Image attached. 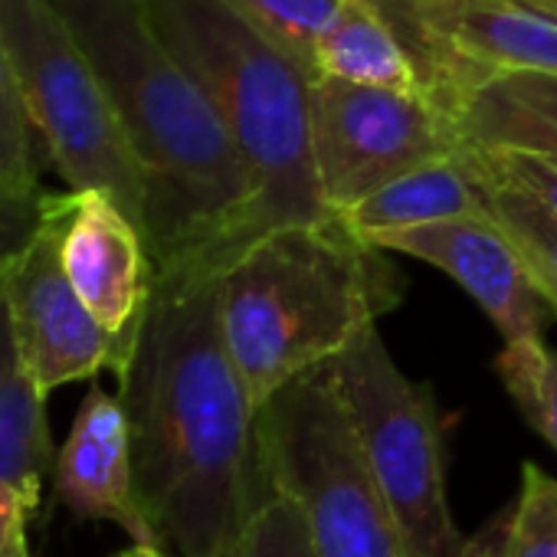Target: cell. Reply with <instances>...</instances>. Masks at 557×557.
<instances>
[{
	"label": "cell",
	"instance_id": "6da1fadb",
	"mask_svg": "<svg viewBox=\"0 0 557 557\" xmlns=\"http://www.w3.org/2000/svg\"><path fill=\"white\" fill-rule=\"evenodd\" d=\"M138 505L171 557H223L262 492L256 410L223 348L216 262L158 269L128 368L119 374Z\"/></svg>",
	"mask_w": 557,
	"mask_h": 557
},
{
	"label": "cell",
	"instance_id": "7a4b0ae2",
	"mask_svg": "<svg viewBox=\"0 0 557 557\" xmlns=\"http://www.w3.org/2000/svg\"><path fill=\"white\" fill-rule=\"evenodd\" d=\"M92 60L145 184L154 269L190 256L216 265L239 246L249 184L230 132L158 37L145 0H53Z\"/></svg>",
	"mask_w": 557,
	"mask_h": 557
},
{
	"label": "cell",
	"instance_id": "3957f363",
	"mask_svg": "<svg viewBox=\"0 0 557 557\" xmlns=\"http://www.w3.org/2000/svg\"><path fill=\"white\" fill-rule=\"evenodd\" d=\"M387 252L338 216L275 226L216 265V319L236 377L259 413L272 394L325 368L400 302Z\"/></svg>",
	"mask_w": 557,
	"mask_h": 557
},
{
	"label": "cell",
	"instance_id": "277c9868",
	"mask_svg": "<svg viewBox=\"0 0 557 557\" xmlns=\"http://www.w3.org/2000/svg\"><path fill=\"white\" fill-rule=\"evenodd\" d=\"M145 8L158 37L220 112L246 171L239 246L275 226L332 216L312 171L309 70L265 44L223 0H145Z\"/></svg>",
	"mask_w": 557,
	"mask_h": 557
},
{
	"label": "cell",
	"instance_id": "5b68a950",
	"mask_svg": "<svg viewBox=\"0 0 557 557\" xmlns=\"http://www.w3.org/2000/svg\"><path fill=\"white\" fill-rule=\"evenodd\" d=\"M256 462L262 485L296 505L315 557H410L325 368L256 413Z\"/></svg>",
	"mask_w": 557,
	"mask_h": 557
},
{
	"label": "cell",
	"instance_id": "8992f818",
	"mask_svg": "<svg viewBox=\"0 0 557 557\" xmlns=\"http://www.w3.org/2000/svg\"><path fill=\"white\" fill-rule=\"evenodd\" d=\"M325 374L410 557H466L469 537L456 528L446 495L443 417L433 391L397 368L377 325L335 355Z\"/></svg>",
	"mask_w": 557,
	"mask_h": 557
},
{
	"label": "cell",
	"instance_id": "52a82bcc",
	"mask_svg": "<svg viewBox=\"0 0 557 557\" xmlns=\"http://www.w3.org/2000/svg\"><path fill=\"white\" fill-rule=\"evenodd\" d=\"M0 44L47 161L70 190H99L115 200L145 236L138 161L92 60L53 0H0Z\"/></svg>",
	"mask_w": 557,
	"mask_h": 557
},
{
	"label": "cell",
	"instance_id": "ba28073f",
	"mask_svg": "<svg viewBox=\"0 0 557 557\" xmlns=\"http://www.w3.org/2000/svg\"><path fill=\"white\" fill-rule=\"evenodd\" d=\"M312 171L325 213L338 216L384 184L459 151L453 122L423 92L312 79Z\"/></svg>",
	"mask_w": 557,
	"mask_h": 557
},
{
	"label": "cell",
	"instance_id": "9c48e42d",
	"mask_svg": "<svg viewBox=\"0 0 557 557\" xmlns=\"http://www.w3.org/2000/svg\"><path fill=\"white\" fill-rule=\"evenodd\" d=\"M423 96L443 106L502 76H557V11L544 0H377Z\"/></svg>",
	"mask_w": 557,
	"mask_h": 557
},
{
	"label": "cell",
	"instance_id": "30bf717a",
	"mask_svg": "<svg viewBox=\"0 0 557 557\" xmlns=\"http://www.w3.org/2000/svg\"><path fill=\"white\" fill-rule=\"evenodd\" d=\"M0 302L30 384L47 397L57 387L125 371V355L86 312L60 262V200L40 194L37 226L0 269Z\"/></svg>",
	"mask_w": 557,
	"mask_h": 557
},
{
	"label": "cell",
	"instance_id": "8fae6325",
	"mask_svg": "<svg viewBox=\"0 0 557 557\" xmlns=\"http://www.w3.org/2000/svg\"><path fill=\"white\" fill-rule=\"evenodd\" d=\"M60 200V262L73 293L132 361L158 269L141 230L99 190H66Z\"/></svg>",
	"mask_w": 557,
	"mask_h": 557
},
{
	"label": "cell",
	"instance_id": "7c38bea8",
	"mask_svg": "<svg viewBox=\"0 0 557 557\" xmlns=\"http://www.w3.org/2000/svg\"><path fill=\"white\" fill-rule=\"evenodd\" d=\"M368 243L384 252H400L446 272L492 319L505 345L544 338V306L528 283V272L515 246L488 213L410 226L374 236Z\"/></svg>",
	"mask_w": 557,
	"mask_h": 557
},
{
	"label": "cell",
	"instance_id": "4fadbf2b",
	"mask_svg": "<svg viewBox=\"0 0 557 557\" xmlns=\"http://www.w3.org/2000/svg\"><path fill=\"white\" fill-rule=\"evenodd\" d=\"M50 475L57 502L76 518L112 521L132 537V544L161 547L135 495L132 446L122 404L99 384H92L83 397L70 436L57 449Z\"/></svg>",
	"mask_w": 557,
	"mask_h": 557
},
{
	"label": "cell",
	"instance_id": "5bb4252c",
	"mask_svg": "<svg viewBox=\"0 0 557 557\" xmlns=\"http://www.w3.org/2000/svg\"><path fill=\"white\" fill-rule=\"evenodd\" d=\"M312 79L423 92L417 66L377 0H338L332 21L312 47Z\"/></svg>",
	"mask_w": 557,
	"mask_h": 557
},
{
	"label": "cell",
	"instance_id": "9a60e30c",
	"mask_svg": "<svg viewBox=\"0 0 557 557\" xmlns=\"http://www.w3.org/2000/svg\"><path fill=\"white\" fill-rule=\"evenodd\" d=\"M482 213H485L482 187L469 171V164L462 161V154L456 151L453 158L430 161L384 184L351 210L338 213V220L368 243L384 233L443 223L456 216H482Z\"/></svg>",
	"mask_w": 557,
	"mask_h": 557
},
{
	"label": "cell",
	"instance_id": "2e32d148",
	"mask_svg": "<svg viewBox=\"0 0 557 557\" xmlns=\"http://www.w3.org/2000/svg\"><path fill=\"white\" fill-rule=\"evenodd\" d=\"M57 446L47 420V397L21 368L8 312L0 302V482L14 485L40 508L44 479L53 472Z\"/></svg>",
	"mask_w": 557,
	"mask_h": 557
},
{
	"label": "cell",
	"instance_id": "e0dca14e",
	"mask_svg": "<svg viewBox=\"0 0 557 557\" xmlns=\"http://www.w3.org/2000/svg\"><path fill=\"white\" fill-rule=\"evenodd\" d=\"M459 154L482 187L485 213L515 246L541 306H547L557 319V216L511 181L485 171L462 145Z\"/></svg>",
	"mask_w": 557,
	"mask_h": 557
},
{
	"label": "cell",
	"instance_id": "ac0fdd59",
	"mask_svg": "<svg viewBox=\"0 0 557 557\" xmlns=\"http://www.w3.org/2000/svg\"><path fill=\"white\" fill-rule=\"evenodd\" d=\"M443 115L453 122L459 145L488 151H521L557 168V125L505 96L495 83L456 92Z\"/></svg>",
	"mask_w": 557,
	"mask_h": 557
},
{
	"label": "cell",
	"instance_id": "d6986e66",
	"mask_svg": "<svg viewBox=\"0 0 557 557\" xmlns=\"http://www.w3.org/2000/svg\"><path fill=\"white\" fill-rule=\"evenodd\" d=\"M466 557H557V479L524 462L515 505L469 537Z\"/></svg>",
	"mask_w": 557,
	"mask_h": 557
},
{
	"label": "cell",
	"instance_id": "ffe728a7",
	"mask_svg": "<svg viewBox=\"0 0 557 557\" xmlns=\"http://www.w3.org/2000/svg\"><path fill=\"white\" fill-rule=\"evenodd\" d=\"M44 161L47 154L27 115L14 63L0 44V194L14 200H37Z\"/></svg>",
	"mask_w": 557,
	"mask_h": 557
},
{
	"label": "cell",
	"instance_id": "44dd1931",
	"mask_svg": "<svg viewBox=\"0 0 557 557\" xmlns=\"http://www.w3.org/2000/svg\"><path fill=\"white\" fill-rule=\"evenodd\" d=\"M495 371L531 430L557 453V351L544 338L511 342L495 358Z\"/></svg>",
	"mask_w": 557,
	"mask_h": 557
},
{
	"label": "cell",
	"instance_id": "7402d4cb",
	"mask_svg": "<svg viewBox=\"0 0 557 557\" xmlns=\"http://www.w3.org/2000/svg\"><path fill=\"white\" fill-rule=\"evenodd\" d=\"M223 4L312 76V47L332 21L338 0H223Z\"/></svg>",
	"mask_w": 557,
	"mask_h": 557
},
{
	"label": "cell",
	"instance_id": "603a6c76",
	"mask_svg": "<svg viewBox=\"0 0 557 557\" xmlns=\"http://www.w3.org/2000/svg\"><path fill=\"white\" fill-rule=\"evenodd\" d=\"M223 557H315L306 524L289 498L265 488L243 518Z\"/></svg>",
	"mask_w": 557,
	"mask_h": 557
},
{
	"label": "cell",
	"instance_id": "cb8c5ba5",
	"mask_svg": "<svg viewBox=\"0 0 557 557\" xmlns=\"http://www.w3.org/2000/svg\"><path fill=\"white\" fill-rule=\"evenodd\" d=\"M485 171L511 181L515 187H521L524 194H531L537 203H544L554 216H557V168H550L541 158L521 154V151H488V148H472L462 145Z\"/></svg>",
	"mask_w": 557,
	"mask_h": 557
},
{
	"label": "cell",
	"instance_id": "d4e9b609",
	"mask_svg": "<svg viewBox=\"0 0 557 557\" xmlns=\"http://www.w3.org/2000/svg\"><path fill=\"white\" fill-rule=\"evenodd\" d=\"M34 505L8 482H0V557H34L30 554V518Z\"/></svg>",
	"mask_w": 557,
	"mask_h": 557
},
{
	"label": "cell",
	"instance_id": "484cf974",
	"mask_svg": "<svg viewBox=\"0 0 557 557\" xmlns=\"http://www.w3.org/2000/svg\"><path fill=\"white\" fill-rule=\"evenodd\" d=\"M488 83H495L505 96H511L524 109H531L557 125V76L518 73V76H502V79H488Z\"/></svg>",
	"mask_w": 557,
	"mask_h": 557
},
{
	"label": "cell",
	"instance_id": "4316f807",
	"mask_svg": "<svg viewBox=\"0 0 557 557\" xmlns=\"http://www.w3.org/2000/svg\"><path fill=\"white\" fill-rule=\"evenodd\" d=\"M37 210H40V197L37 200H14L8 194H0V269H4V262L34 233Z\"/></svg>",
	"mask_w": 557,
	"mask_h": 557
},
{
	"label": "cell",
	"instance_id": "83f0119b",
	"mask_svg": "<svg viewBox=\"0 0 557 557\" xmlns=\"http://www.w3.org/2000/svg\"><path fill=\"white\" fill-rule=\"evenodd\" d=\"M115 557H171V554H164L161 547H145V544H132V547H125L122 554H115Z\"/></svg>",
	"mask_w": 557,
	"mask_h": 557
},
{
	"label": "cell",
	"instance_id": "f1b7e54d",
	"mask_svg": "<svg viewBox=\"0 0 557 557\" xmlns=\"http://www.w3.org/2000/svg\"><path fill=\"white\" fill-rule=\"evenodd\" d=\"M544 4H550V8H554V11H557V0H544Z\"/></svg>",
	"mask_w": 557,
	"mask_h": 557
}]
</instances>
